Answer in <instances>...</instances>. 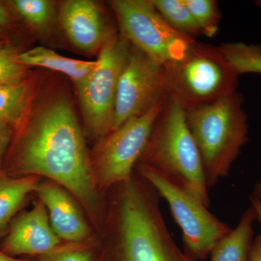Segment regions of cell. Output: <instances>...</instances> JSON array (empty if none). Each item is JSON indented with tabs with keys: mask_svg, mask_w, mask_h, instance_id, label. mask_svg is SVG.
<instances>
[{
	"mask_svg": "<svg viewBox=\"0 0 261 261\" xmlns=\"http://www.w3.org/2000/svg\"><path fill=\"white\" fill-rule=\"evenodd\" d=\"M3 172L45 177L69 192L104 235L108 206L97 190L82 128L69 101L57 99L15 130Z\"/></svg>",
	"mask_w": 261,
	"mask_h": 261,
	"instance_id": "obj_1",
	"label": "cell"
},
{
	"mask_svg": "<svg viewBox=\"0 0 261 261\" xmlns=\"http://www.w3.org/2000/svg\"><path fill=\"white\" fill-rule=\"evenodd\" d=\"M111 191L103 235L107 241L94 261H194L173 240L159 192L145 178L135 172Z\"/></svg>",
	"mask_w": 261,
	"mask_h": 261,
	"instance_id": "obj_2",
	"label": "cell"
},
{
	"mask_svg": "<svg viewBox=\"0 0 261 261\" xmlns=\"http://www.w3.org/2000/svg\"><path fill=\"white\" fill-rule=\"evenodd\" d=\"M179 185L210 207L200 152L187 125L186 112L166 97L140 162Z\"/></svg>",
	"mask_w": 261,
	"mask_h": 261,
	"instance_id": "obj_3",
	"label": "cell"
},
{
	"mask_svg": "<svg viewBox=\"0 0 261 261\" xmlns=\"http://www.w3.org/2000/svg\"><path fill=\"white\" fill-rule=\"evenodd\" d=\"M243 102L237 91L186 112L187 125L200 152L208 188L228 176L248 140Z\"/></svg>",
	"mask_w": 261,
	"mask_h": 261,
	"instance_id": "obj_4",
	"label": "cell"
},
{
	"mask_svg": "<svg viewBox=\"0 0 261 261\" xmlns=\"http://www.w3.org/2000/svg\"><path fill=\"white\" fill-rule=\"evenodd\" d=\"M164 66L166 95L185 112L237 92L239 75L220 47L195 41L183 58Z\"/></svg>",
	"mask_w": 261,
	"mask_h": 261,
	"instance_id": "obj_5",
	"label": "cell"
},
{
	"mask_svg": "<svg viewBox=\"0 0 261 261\" xmlns=\"http://www.w3.org/2000/svg\"><path fill=\"white\" fill-rule=\"evenodd\" d=\"M135 169L167 202L173 219L181 228L185 252L192 260H205L231 232L232 229L226 223L179 185L143 163H137Z\"/></svg>",
	"mask_w": 261,
	"mask_h": 261,
	"instance_id": "obj_6",
	"label": "cell"
},
{
	"mask_svg": "<svg viewBox=\"0 0 261 261\" xmlns=\"http://www.w3.org/2000/svg\"><path fill=\"white\" fill-rule=\"evenodd\" d=\"M166 98L100 139L91 163L96 187L102 195L133 176Z\"/></svg>",
	"mask_w": 261,
	"mask_h": 261,
	"instance_id": "obj_7",
	"label": "cell"
},
{
	"mask_svg": "<svg viewBox=\"0 0 261 261\" xmlns=\"http://www.w3.org/2000/svg\"><path fill=\"white\" fill-rule=\"evenodd\" d=\"M111 5L122 37L160 64L179 61L196 41L170 27L149 0H113Z\"/></svg>",
	"mask_w": 261,
	"mask_h": 261,
	"instance_id": "obj_8",
	"label": "cell"
},
{
	"mask_svg": "<svg viewBox=\"0 0 261 261\" xmlns=\"http://www.w3.org/2000/svg\"><path fill=\"white\" fill-rule=\"evenodd\" d=\"M130 47L121 34L109 38L99 49L95 68L76 88L87 128L99 139L111 130L118 81Z\"/></svg>",
	"mask_w": 261,
	"mask_h": 261,
	"instance_id": "obj_9",
	"label": "cell"
},
{
	"mask_svg": "<svg viewBox=\"0 0 261 261\" xmlns=\"http://www.w3.org/2000/svg\"><path fill=\"white\" fill-rule=\"evenodd\" d=\"M166 97L164 65L130 45L118 81L110 132L144 114Z\"/></svg>",
	"mask_w": 261,
	"mask_h": 261,
	"instance_id": "obj_10",
	"label": "cell"
},
{
	"mask_svg": "<svg viewBox=\"0 0 261 261\" xmlns=\"http://www.w3.org/2000/svg\"><path fill=\"white\" fill-rule=\"evenodd\" d=\"M63 242L51 228L47 209L38 200L32 209L17 215L9 225L0 250L11 257L43 256Z\"/></svg>",
	"mask_w": 261,
	"mask_h": 261,
	"instance_id": "obj_11",
	"label": "cell"
},
{
	"mask_svg": "<svg viewBox=\"0 0 261 261\" xmlns=\"http://www.w3.org/2000/svg\"><path fill=\"white\" fill-rule=\"evenodd\" d=\"M62 28L74 47L86 53L101 49L115 32L108 25L104 13L92 0H68L60 8Z\"/></svg>",
	"mask_w": 261,
	"mask_h": 261,
	"instance_id": "obj_12",
	"label": "cell"
},
{
	"mask_svg": "<svg viewBox=\"0 0 261 261\" xmlns=\"http://www.w3.org/2000/svg\"><path fill=\"white\" fill-rule=\"evenodd\" d=\"M36 194L47 209L51 228L63 243H83L95 238L76 200L61 185L47 179L40 182Z\"/></svg>",
	"mask_w": 261,
	"mask_h": 261,
	"instance_id": "obj_13",
	"label": "cell"
},
{
	"mask_svg": "<svg viewBox=\"0 0 261 261\" xmlns=\"http://www.w3.org/2000/svg\"><path fill=\"white\" fill-rule=\"evenodd\" d=\"M19 61L27 67H42L63 73L73 81L76 88L87 80L97 65V61L72 59L43 47L20 53Z\"/></svg>",
	"mask_w": 261,
	"mask_h": 261,
	"instance_id": "obj_14",
	"label": "cell"
},
{
	"mask_svg": "<svg viewBox=\"0 0 261 261\" xmlns=\"http://www.w3.org/2000/svg\"><path fill=\"white\" fill-rule=\"evenodd\" d=\"M40 182L36 176L15 177L0 173V237L5 235L17 213L27 197L36 193Z\"/></svg>",
	"mask_w": 261,
	"mask_h": 261,
	"instance_id": "obj_15",
	"label": "cell"
},
{
	"mask_svg": "<svg viewBox=\"0 0 261 261\" xmlns=\"http://www.w3.org/2000/svg\"><path fill=\"white\" fill-rule=\"evenodd\" d=\"M256 214L251 205L243 213L236 228L231 230L211 252V261H250Z\"/></svg>",
	"mask_w": 261,
	"mask_h": 261,
	"instance_id": "obj_16",
	"label": "cell"
},
{
	"mask_svg": "<svg viewBox=\"0 0 261 261\" xmlns=\"http://www.w3.org/2000/svg\"><path fill=\"white\" fill-rule=\"evenodd\" d=\"M29 89L25 83L0 85V121L18 128L25 119Z\"/></svg>",
	"mask_w": 261,
	"mask_h": 261,
	"instance_id": "obj_17",
	"label": "cell"
},
{
	"mask_svg": "<svg viewBox=\"0 0 261 261\" xmlns=\"http://www.w3.org/2000/svg\"><path fill=\"white\" fill-rule=\"evenodd\" d=\"M170 27L196 40L200 29L183 0H149Z\"/></svg>",
	"mask_w": 261,
	"mask_h": 261,
	"instance_id": "obj_18",
	"label": "cell"
},
{
	"mask_svg": "<svg viewBox=\"0 0 261 261\" xmlns=\"http://www.w3.org/2000/svg\"><path fill=\"white\" fill-rule=\"evenodd\" d=\"M219 47L239 76L245 73L261 74V45L231 42Z\"/></svg>",
	"mask_w": 261,
	"mask_h": 261,
	"instance_id": "obj_19",
	"label": "cell"
},
{
	"mask_svg": "<svg viewBox=\"0 0 261 261\" xmlns=\"http://www.w3.org/2000/svg\"><path fill=\"white\" fill-rule=\"evenodd\" d=\"M11 8L36 30L46 31L54 17V4L47 0H13Z\"/></svg>",
	"mask_w": 261,
	"mask_h": 261,
	"instance_id": "obj_20",
	"label": "cell"
},
{
	"mask_svg": "<svg viewBox=\"0 0 261 261\" xmlns=\"http://www.w3.org/2000/svg\"><path fill=\"white\" fill-rule=\"evenodd\" d=\"M191 12L201 34L209 38L214 37L219 28L220 10L214 0H183Z\"/></svg>",
	"mask_w": 261,
	"mask_h": 261,
	"instance_id": "obj_21",
	"label": "cell"
},
{
	"mask_svg": "<svg viewBox=\"0 0 261 261\" xmlns=\"http://www.w3.org/2000/svg\"><path fill=\"white\" fill-rule=\"evenodd\" d=\"M96 242L93 239L83 243H63L38 261H94Z\"/></svg>",
	"mask_w": 261,
	"mask_h": 261,
	"instance_id": "obj_22",
	"label": "cell"
},
{
	"mask_svg": "<svg viewBox=\"0 0 261 261\" xmlns=\"http://www.w3.org/2000/svg\"><path fill=\"white\" fill-rule=\"evenodd\" d=\"M19 54L6 44L0 48V85L25 83L27 66L19 61Z\"/></svg>",
	"mask_w": 261,
	"mask_h": 261,
	"instance_id": "obj_23",
	"label": "cell"
},
{
	"mask_svg": "<svg viewBox=\"0 0 261 261\" xmlns=\"http://www.w3.org/2000/svg\"><path fill=\"white\" fill-rule=\"evenodd\" d=\"M14 132L13 127L0 121V173L3 172L5 156L11 144Z\"/></svg>",
	"mask_w": 261,
	"mask_h": 261,
	"instance_id": "obj_24",
	"label": "cell"
},
{
	"mask_svg": "<svg viewBox=\"0 0 261 261\" xmlns=\"http://www.w3.org/2000/svg\"><path fill=\"white\" fill-rule=\"evenodd\" d=\"M11 23V15L9 10L3 3H0V31L6 29Z\"/></svg>",
	"mask_w": 261,
	"mask_h": 261,
	"instance_id": "obj_25",
	"label": "cell"
},
{
	"mask_svg": "<svg viewBox=\"0 0 261 261\" xmlns=\"http://www.w3.org/2000/svg\"><path fill=\"white\" fill-rule=\"evenodd\" d=\"M250 261H261V234L254 239L250 252Z\"/></svg>",
	"mask_w": 261,
	"mask_h": 261,
	"instance_id": "obj_26",
	"label": "cell"
},
{
	"mask_svg": "<svg viewBox=\"0 0 261 261\" xmlns=\"http://www.w3.org/2000/svg\"><path fill=\"white\" fill-rule=\"evenodd\" d=\"M250 203L256 214L257 221L261 226V200L253 195L250 196Z\"/></svg>",
	"mask_w": 261,
	"mask_h": 261,
	"instance_id": "obj_27",
	"label": "cell"
},
{
	"mask_svg": "<svg viewBox=\"0 0 261 261\" xmlns=\"http://www.w3.org/2000/svg\"><path fill=\"white\" fill-rule=\"evenodd\" d=\"M0 261H23L22 260H19L16 257H11L10 255H6L4 252H3L0 250Z\"/></svg>",
	"mask_w": 261,
	"mask_h": 261,
	"instance_id": "obj_28",
	"label": "cell"
},
{
	"mask_svg": "<svg viewBox=\"0 0 261 261\" xmlns=\"http://www.w3.org/2000/svg\"><path fill=\"white\" fill-rule=\"evenodd\" d=\"M252 195L255 196L261 200V181L257 184Z\"/></svg>",
	"mask_w": 261,
	"mask_h": 261,
	"instance_id": "obj_29",
	"label": "cell"
},
{
	"mask_svg": "<svg viewBox=\"0 0 261 261\" xmlns=\"http://www.w3.org/2000/svg\"><path fill=\"white\" fill-rule=\"evenodd\" d=\"M5 42L3 40H2V39H0V48H2L3 47V46H5Z\"/></svg>",
	"mask_w": 261,
	"mask_h": 261,
	"instance_id": "obj_30",
	"label": "cell"
},
{
	"mask_svg": "<svg viewBox=\"0 0 261 261\" xmlns=\"http://www.w3.org/2000/svg\"><path fill=\"white\" fill-rule=\"evenodd\" d=\"M256 4L258 5L259 8H261V1H257Z\"/></svg>",
	"mask_w": 261,
	"mask_h": 261,
	"instance_id": "obj_31",
	"label": "cell"
}]
</instances>
